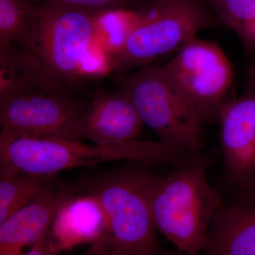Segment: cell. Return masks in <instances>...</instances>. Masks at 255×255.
<instances>
[{
    "label": "cell",
    "instance_id": "cell-11",
    "mask_svg": "<svg viewBox=\"0 0 255 255\" xmlns=\"http://www.w3.org/2000/svg\"><path fill=\"white\" fill-rule=\"evenodd\" d=\"M142 123L135 107L123 91L97 97L85 109L80 126V138L105 145L134 140Z\"/></svg>",
    "mask_w": 255,
    "mask_h": 255
},
{
    "label": "cell",
    "instance_id": "cell-20",
    "mask_svg": "<svg viewBox=\"0 0 255 255\" xmlns=\"http://www.w3.org/2000/svg\"><path fill=\"white\" fill-rule=\"evenodd\" d=\"M251 199L253 202L254 203V205H255V187L254 189H251Z\"/></svg>",
    "mask_w": 255,
    "mask_h": 255
},
{
    "label": "cell",
    "instance_id": "cell-16",
    "mask_svg": "<svg viewBox=\"0 0 255 255\" xmlns=\"http://www.w3.org/2000/svg\"><path fill=\"white\" fill-rule=\"evenodd\" d=\"M221 22L233 30L251 58L255 51V0H209Z\"/></svg>",
    "mask_w": 255,
    "mask_h": 255
},
{
    "label": "cell",
    "instance_id": "cell-14",
    "mask_svg": "<svg viewBox=\"0 0 255 255\" xmlns=\"http://www.w3.org/2000/svg\"><path fill=\"white\" fill-rule=\"evenodd\" d=\"M53 176L17 174L0 177V224L54 187Z\"/></svg>",
    "mask_w": 255,
    "mask_h": 255
},
{
    "label": "cell",
    "instance_id": "cell-13",
    "mask_svg": "<svg viewBox=\"0 0 255 255\" xmlns=\"http://www.w3.org/2000/svg\"><path fill=\"white\" fill-rule=\"evenodd\" d=\"M202 251L206 255H255V205L235 204L220 210Z\"/></svg>",
    "mask_w": 255,
    "mask_h": 255
},
{
    "label": "cell",
    "instance_id": "cell-15",
    "mask_svg": "<svg viewBox=\"0 0 255 255\" xmlns=\"http://www.w3.org/2000/svg\"><path fill=\"white\" fill-rule=\"evenodd\" d=\"M34 7L28 0H0V49L16 44L27 47Z\"/></svg>",
    "mask_w": 255,
    "mask_h": 255
},
{
    "label": "cell",
    "instance_id": "cell-17",
    "mask_svg": "<svg viewBox=\"0 0 255 255\" xmlns=\"http://www.w3.org/2000/svg\"><path fill=\"white\" fill-rule=\"evenodd\" d=\"M32 4H55L90 10L104 9L109 6H119L130 0H28Z\"/></svg>",
    "mask_w": 255,
    "mask_h": 255
},
{
    "label": "cell",
    "instance_id": "cell-2",
    "mask_svg": "<svg viewBox=\"0 0 255 255\" xmlns=\"http://www.w3.org/2000/svg\"><path fill=\"white\" fill-rule=\"evenodd\" d=\"M201 158L162 177L142 172V191L159 232L183 253L199 255L222 196L208 181Z\"/></svg>",
    "mask_w": 255,
    "mask_h": 255
},
{
    "label": "cell",
    "instance_id": "cell-9",
    "mask_svg": "<svg viewBox=\"0 0 255 255\" xmlns=\"http://www.w3.org/2000/svg\"><path fill=\"white\" fill-rule=\"evenodd\" d=\"M225 173L241 189L255 187V66L241 97L231 99L220 114Z\"/></svg>",
    "mask_w": 255,
    "mask_h": 255
},
{
    "label": "cell",
    "instance_id": "cell-6",
    "mask_svg": "<svg viewBox=\"0 0 255 255\" xmlns=\"http://www.w3.org/2000/svg\"><path fill=\"white\" fill-rule=\"evenodd\" d=\"M121 84L142 123L155 132L160 141L199 155L204 122L159 66L142 67L122 78Z\"/></svg>",
    "mask_w": 255,
    "mask_h": 255
},
{
    "label": "cell",
    "instance_id": "cell-12",
    "mask_svg": "<svg viewBox=\"0 0 255 255\" xmlns=\"http://www.w3.org/2000/svg\"><path fill=\"white\" fill-rule=\"evenodd\" d=\"M105 225V214L95 199L74 196L55 215L48 235L50 250L60 254L80 245H91L103 232Z\"/></svg>",
    "mask_w": 255,
    "mask_h": 255
},
{
    "label": "cell",
    "instance_id": "cell-18",
    "mask_svg": "<svg viewBox=\"0 0 255 255\" xmlns=\"http://www.w3.org/2000/svg\"><path fill=\"white\" fill-rule=\"evenodd\" d=\"M22 255H60L58 253H53L50 250L48 242V236L41 240L39 243L35 245L31 249Z\"/></svg>",
    "mask_w": 255,
    "mask_h": 255
},
{
    "label": "cell",
    "instance_id": "cell-8",
    "mask_svg": "<svg viewBox=\"0 0 255 255\" xmlns=\"http://www.w3.org/2000/svg\"><path fill=\"white\" fill-rule=\"evenodd\" d=\"M85 109L57 92H1L0 135L79 140Z\"/></svg>",
    "mask_w": 255,
    "mask_h": 255
},
{
    "label": "cell",
    "instance_id": "cell-19",
    "mask_svg": "<svg viewBox=\"0 0 255 255\" xmlns=\"http://www.w3.org/2000/svg\"><path fill=\"white\" fill-rule=\"evenodd\" d=\"M184 255H187L185 254V253H184ZM159 255H177L174 254V253H170V252H167V251H161L160 254Z\"/></svg>",
    "mask_w": 255,
    "mask_h": 255
},
{
    "label": "cell",
    "instance_id": "cell-5",
    "mask_svg": "<svg viewBox=\"0 0 255 255\" xmlns=\"http://www.w3.org/2000/svg\"><path fill=\"white\" fill-rule=\"evenodd\" d=\"M217 20L200 0H157L138 12L137 21L119 44L114 46L110 68L122 73L179 50Z\"/></svg>",
    "mask_w": 255,
    "mask_h": 255
},
{
    "label": "cell",
    "instance_id": "cell-4",
    "mask_svg": "<svg viewBox=\"0 0 255 255\" xmlns=\"http://www.w3.org/2000/svg\"><path fill=\"white\" fill-rule=\"evenodd\" d=\"M142 172H117L92 181L85 195L105 218L103 232L85 255H159L156 228L142 191Z\"/></svg>",
    "mask_w": 255,
    "mask_h": 255
},
{
    "label": "cell",
    "instance_id": "cell-21",
    "mask_svg": "<svg viewBox=\"0 0 255 255\" xmlns=\"http://www.w3.org/2000/svg\"></svg>",
    "mask_w": 255,
    "mask_h": 255
},
{
    "label": "cell",
    "instance_id": "cell-10",
    "mask_svg": "<svg viewBox=\"0 0 255 255\" xmlns=\"http://www.w3.org/2000/svg\"><path fill=\"white\" fill-rule=\"evenodd\" d=\"M74 197L70 188H50L0 224V255H22L49 233L57 212Z\"/></svg>",
    "mask_w": 255,
    "mask_h": 255
},
{
    "label": "cell",
    "instance_id": "cell-3",
    "mask_svg": "<svg viewBox=\"0 0 255 255\" xmlns=\"http://www.w3.org/2000/svg\"><path fill=\"white\" fill-rule=\"evenodd\" d=\"M93 10L55 4H35L27 47L36 71L35 84L57 92L76 80L82 61L102 27Z\"/></svg>",
    "mask_w": 255,
    "mask_h": 255
},
{
    "label": "cell",
    "instance_id": "cell-1",
    "mask_svg": "<svg viewBox=\"0 0 255 255\" xmlns=\"http://www.w3.org/2000/svg\"><path fill=\"white\" fill-rule=\"evenodd\" d=\"M196 156L182 147L159 141L135 139L110 145H87L78 140L56 137L0 135V175L34 174L52 175L78 167H94L114 160L137 161L146 164H190Z\"/></svg>",
    "mask_w": 255,
    "mask_h": 255
},
{
    "label": "cell",
    "instance_id": "cell-7",
    "mask_svg": "<svg viewBox=\"0 0 255 255\" xmlns=\"http://www.w3.org/2000/svg\"><path fill=\"white\" fill-rule=\"evenodd\" d=\"M159 68L204 123L219 122L234 80L232 63L221 47L196 36Z\"/></svg>",
    "mask_w": 255,
    "mask_h": 255
}]
</instances>
